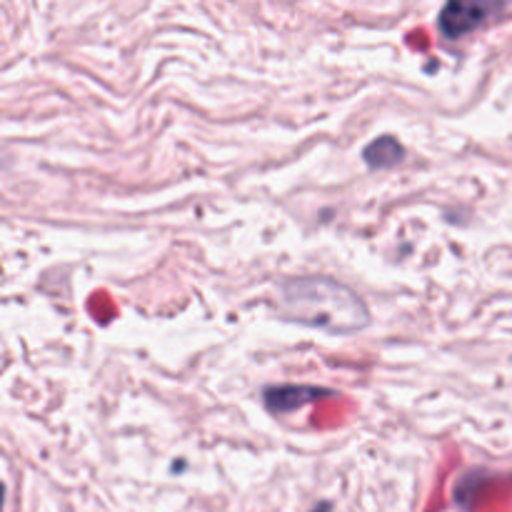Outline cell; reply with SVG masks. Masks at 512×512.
<instances>
[{
	"label": "cell",
	"instance_id": "cell-1",
	"mask_svg": "<svg viewBox=\"0 0 512 512\" xmlns=\"http://www.w3.org/2000/svg\"><path fill=\"white\" fill-rule=\"evenodd\" d=\"M280 300L290 320L330 335L360 333L370 323L363 298L338 280L315 275L285 280L280 285Z\"/></svg>",
	"mask_w": 512,
	"mask_h": 512
},
{
	"label": "cell",
	"instance_id": "cell-2",
	"mask_svg": "<svg viewBox=\"0 0 512 512\" xmlns=\"http://www.w3.org/2000/svg\"><path fill=\"white\" fill-rule=\"evenodd\" d=\"M498 10V0H448L438 18V28L445 38H465L483 28Z\"/></svg>",
	"mask_w": 512,
	"mask_h": 512
},
{
	"label": "cell",
	"instance_id": "cell-3",
	"mask_svg": "<svg viewBox=\"0 0 512 512\" xmlns=\"http://www.w3.org/2000/svg\"><path fill=\"white\" fill-rule=\"evenodd\" d=\"M333 390L315 388V385H273L265 390V408L273 415H288L310 403L330 398Z\"/></svg>",
	"mask_w": 512,
	"mask_h": 512
},
{
	"label": "cell",
	"instance_id": "cell-4",
	"mask_svg": "<svg viewBox=\"0 0 512 512\" xmlns=\"http://www.w3.org/2000/svg\"><path fill=\"white\" fill-rule=\"evenodd\" d=\"M363 158L365 163L375 170L393 168V165H398L400 160L405 158V148L400 145V140L393 138V135H380L373 143L365 145Z\"/></svg>",
	"mask_w": 512,
	"mask_h": 512
},
{
	"label": "cell",
	"instance_id": "cell-5",
	"mask_svg": "<svg viewBox=\"0 0 512 512\" xmlns=\"http://www.w3.org/2000/svg\"><path fill=\"white\" fill-rule=\"evenodd\" d=\"M3 500H5V488L3 483H0V512H3Z\"/></svg>",
	"mask_w": 512,
	"mask_h": 512
},
{
	"label": "cell",
	"instance_id": "cell-6",
	"mask_svg": "<svg viewBox=\"0 0 512 512\" xmlns=\"http://www.w3.org/2000/svg\"><path fill=\"white\" fill-rule=\"evenodd\" d=\"M313 512H330V505L328 503H323V505H318V508H315Z\"/></svg>",
	"mask_w": 512,
	"mask_h": 512
}]
</instances>
